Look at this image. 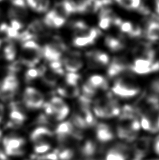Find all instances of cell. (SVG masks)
I'll list each match as a JSON object with an SVG mask.
<instances>
[{
    "label": "cell",
    "mask_w": 159,
    "mask_h": 160,
    "mask_svg": "<svg viewBox=\"0 0 159 160\" xmlns=\"http://www.w3.org/2000/svg\"><path fill=\"white\" fill-rule=\"evenodd\" d=\"M133 106L126 105L121 109L116 133L121 140L128 142L135 141L137 138L140 123Z\"/></svg>",
    "instance_id": "1"
},
{
    "label": "cell",
    "mask_w": 159,
    "mask_h": 160,
    "mask_svg": "<svg viewBox=\"0 0 159 160\" xmlns=\"http://www.w3.org/2000/svg\"><path fill=\"white\" fill-rule=\"evenodd\" d=\"M93 110L96 117L103 119L115 118L121 112L118 101L110 94L96 99L93 103Z\"/></svg>",
    "instance_id": "2"
},
{
    "label": "cell",
    "mask_w": 159,
    "mask_h": 160,
    "mask_svg": "<svg viewBox=\"0 0 159 160\" xmlns=\"http://www.w3.org/2000/svg\"><path fill=\"white\" fill-rule=\"evenodd\" d=\"M112 91L119 98L128 99L137 96L140 92V87L132 77L123 76L114 82Z\"/></svg>",
    "instance_id": "3"
},
{
    "label": "cell",
    "mask_w": 159,
    "mask_h": 160,
    "mask_svg": "<svg viewBox=\"0 0 159 160\" xmlns=\"http://www.w3.org/2000/svg\"><path fill=\"white\" fill-rule=\"evenodd\" d=\"M41 57V48L35 40H28L23 42L20 61L22 65L35 68L40 61Z\"/></svg>",
    "instance_id": "4"
},
{
    "label": "cell",
    "mask_w": 159,
    "mask_h": 160,
    "mask_svg": "<svg viewBox=\"0 0 159 160\" xmlns=\"http://www.w3.org/2000/svg\"><path fill=\"white\" fill-rule=\"evenodd\" d=\"M44 114L55 121H62L70 113V108L62 98L54 96L50 101L44 103L43 107Z\"/></svg>",
    "instance_id": "5"
},
{
    "label": "cell",
    "mask_w": 159,
    "mask_h": 160,
    "mask_svg": "<svg viewBox=\"0 0 159 160\" xmlns=\"http://www.w3.org/2000/svg\"><path fill=\"white\" fill-rule=\"evenodd\" d=\"M66 51V45L59 37H54L52 42L41 48L42 57L46 61L51 62L60 61L62 54Z\"/></svg>",
    "instance_id": "6"
},
{
    "label": "cell",
    "mask_w": 159,
    "mask_h": 160,
    "mask_svg": "<svg viewBox=\"0 0 159 160\" xmlns=\"http://www.w3.org/2000/svg\"><path fill=\"white\" fill-rule=\"evenodd\" d=\"M3 146L6 155L11 157H21L25 153V140L18 136H8L3 138Z\"/></svg>",
    "instance_id": "7"
},
{
    "label": "cell",
    "mask_w": 159,
    "mask_h": 160,
    "mask_svg": "<svg viewBox=\"0 0 159 160\" xmlns=\"http://www.w3.org/2000/svg\"><path fill=\"white\" fill-rule=\"evenodd\" d=\"M22 102L29 110L40 109L44 104V97L40 91L34 87H27L22 95Z\"/></svg>",
    "instance_id": "8"
},
{
    "label": "cell",
    "mask_w": 159,
    "mask_h": 160,
    "mask_svg": "<svg viewBox=\"0 0 159 160\" xmlns=\"http://www.w3.org/2000/svg\"><path fill=\"white\" fill-rule=\"evenodd\" d=\"M19 88V81L14 74H8L0 83V99L9 101L13 98Z\"/></svg>",
    "instance_id": "9"
},
{
    "label": "cell",
    "mask_w": 159,
    "mask_h": 160,
    "mask_svg": "<svg viewBox=\"0 0 159 160\" xmlns=\"http://www.w3.org/2000/svg\"><path fill=\"white\" fill-rule=\"evenodd\" d=\"M129 70L138 75H147L157 72L159 71V61H152L139 57L135 60L132 65H130Z\"/></svg>",
    "instance_id": "10"
},
{
    "label": "cell",
    "mask_w": 159,
    "mask_h": 160,
    "mask_svg": "<svg viewBox=\"0 0 159 160\" xmlns=\"http://www.w3.org/2000/svg\"><path fill=\"white\" fill-rule=\"evenodd\" d=\"M135 141L132 150H130V160H142L149 150L151 138L143 136Z\"/></svg>",
    "instance_id": "11"
},
{
    "label": "cell",
    "mask_w": 159,
    "mask_h": 160,
    "mask_svg": "<svg viewBox=\"0 0 159 160\" xmlns=\"http://www.w3.org/2000/svg\"><path fill=\"white\" fill-rule=\"evenodd\" d=\"M78 129L70 121L63 122L57 126L55 134L58 141L60 143H65L71 138L75 139V135Z\"/></svg>",
    "instance_id": "12"
},
{
    "label": "cell",
    "mask_w": 159,
    "mask_h": 160,
    "mask_svg": "<svg viewBox=\"0 0 159 160\" xmlns=\"http://www.w3.org/2000/svg\"><path fill=\"white\" fill-rule=\"evenodd\" d=\"M53 133L46 127H39L34 129L30 134V141L34 146L39 145H51Z\"/></svg>",
    "instance_id": "13"
},
{
    "label": "cell",
    "mask_w": 159,
    "mask_h": 160,
    "mask_svg": "<svg viewBox=\"0 0 159 160\" xmlns=\"http://www.w3.org/2000/svg\"><path fill=\"white\" fill-rule=\"evenodd\" d=\"M9 124L11 127H19L27 119L26 112L22 105L18 102H11L9 106Z\"/></svg>",
    "instance_id": "14"
},
{
    "label": "cell",
    "mask_w": 159,
    "mask_h": 160,
    "mask_svg": "<svg viewBox=\"0 0 159 160\" xmlns=\"http://www.w3.org/2000/svg\"><path fill=\"white\" fill-rule=\"evenodd\" d=\"M62 63L68 72H76L84 66L81 54L76 51L68 53L63 58Z\"/></svg>",
    "instance_id": "15"
},
{
    "label": "cell",
    "mask_w": 159,
    "mask_h": 160,
    "mask_svg": "<svg viewBox=\"0 0 159 160\" xmlns=\"http://www.w3.org/2000/svg\"><path fill=\"white\" fill-rule=\"evenodd\" d=\"M129 66L130 65L126 56H119L114 57L108 68V76L110 78L117 77L129 69Z\"/></svg>",
    "instance_id": "16"
},
{
    "label": "cell",
    "mask_w": 159,
    "mask_h": 160,
    "mask_svg": "<svg viewBox=\"0 0 159 160\" xmlns=\"http://www.w3.org/2000/svg\"><path fill=\"white\" fill-rule=\"evenodd\" d=\"M89 65L92 68L106 66L109 63L110 58L108 54L100 51H90L86 53Z\"/></svg>",
    "instance_id": "17"
},
{
    "label": "cell",
    "mask_w": 159,
    "mask_h": 160,
    "mask_svg": "<svg viewBox=\"0 0 159 160\" xmlns=\"http://www.w3.org/2000/svg\"><path fill=\"white\" fill-rule=\"evenodd\" d=\"M12 6L8 11V16L11 19L22 21L28 16L25 0H11Z\"/></svg>",
    "instance_id": "18"
},
{
    "label": "cell",
    "mask_w": 159,
    "mask_h": 160,
    "mask_svg": "<svg viewBox=\"0 0 159 160\" xmlns=\"http://www.w3.org/2000/svg\"><path fill=\"white\" fill-rule=\"evenodd\" d=\"M100 35V31L97 28H90L89 32L84 35L76 36L73 39V45L81 48L94 44L95 40Z\"/></svg>",
    "instance_id": "19"
},
{
    "label": "cell",
    "mask_w": 159,
    "mask_h": 160,
    "mask_svg": "<svg viewBox=\"0 0 159 160\" xmlns=\"http://www.w3.org/2000/svg\"><path fill=\"white\" fill-rule=\"evenodd\" d=\"M130 150L127 145L118 144L111 148L106 154L104 160H128Z\"/></svg>",
    "instance_id": "20"
},
{
    "label": "cell",
    "mask_w": 159,
    "mask_h": 160,
    "mask_svg": "<svg viewBox=\"0 0 159 160\" xmlns=\"http://www.w3.org/2000/svg\"><path fill=\"white\" fill-rule=\"evenodd\" d=\"M66 17L60 15L53 8L45 16L43 22L47 27L59 28L65 25L66 22Z\"/></svg>",
    "instance_id": "21"
},
{
    "label": "cell",
    "mask_w": 159,
    "mask_h": 160,
    "mask_svg": "<svg viewBox=\"0 0 159 160\" xmlns=\"http://www.w3.org/2000/svg\"><path fill=\"white\" fill-rule=\"evenodd\" d=\"M96 137L101 142H107L112 141L114 138L112 128L109 125L104 123H100L97 125L95 129Z\"/></svg>",
    "instance_id": "22"
},
{
    "label": "cell",
    "mask_w": 159,
    "mask_h": 160,
    "mask_svg": "<svg viewBox=\"0 0 159 160\" xmlns=\"http://www.w3.org/2000/svg\"><path fill=\"white\" fill-rule=\"evenodd\" d=\"M58 95L67 98H75L80 95V90L77 86H72L65 83L57 88Z\"/></svg>",
    "instance_id": "23"
},
{
    "label": "cell",
    "mask_w": 159,
    "mask_h": 160,
    "mask_svg": "<svg viewBox=\"0 0 159 160\" xmlns=\"http://www.w3.org/2000/svg\"><path fill=\"white\" fill-rule=\"evenodd\" d=\"M39 70L40 71V78H41L45 84L50 87H55L60 76L52 70H48L45 66H41L39 68Z\"/></svg>",
    "instance_id": "24"
},
{
    "label": "cell",
    "mask_w": 159,
    "mask_h": 160,
    "mask_svg": "<svg viewBox=\"0 0 159 160\" xmlns=\"http://www.w3.org/2000/svg\"><path fill=\"white\" fill-rule=\"evenodd\" d=\"M95 90H106L109 87L107 79L100 75H93L90 76L86 82Z\"/></svg>",
    "instance_id": "25"
},
{
    "label": "cell",
    "mask_w": 159,
    "mask_h": 160,
    "mask_svg": "<svg viewBox=\"0 0 159 160\" xmlns=\"http://www.w3.org/2000/svg\"><path fill=\"white\" fill-rule=\"evenodd\" d=\"M146 38L150 42H157L159 40V22L151 21L149 22L145 30Z\"/></svg>",
    "instance_id": "26"
},
{
    "label": "cell",
    "mask_w": 159,
    "mask_h": 160,
    "mask_svg": "<svg viewBox=\"0 0 159 160\" xmlns=\"http://www.w3.org/2000/svg\"><path fill=\"white\" fill-rule=\"evenodd\" d=\"M79 151L84 158H90L97 152V145L91 140H87L80 145Z\"/></svg>",
    "instance_id": "27"
},
{
    "label": "cell",
    "mask_w": 159,
    "mask_h": 160,
    "mask_svg": "<svg viewBox=\"0 0 159 160\" xmlns=\"http://www.w3.org/2000/svg\"><path fill=\"white\" fill-rule=\"evenodd\" d=\"M27 5L39 13H44L48 11L50 6V0H25Z\"/></svg>",
    "instance_id": "28"
},
{
    "label": "cell",
    "mask_w": 159,
    "mask_h": 160,
    "mask_svg": "<svg viewBox=\"0 0 159 160\" xmlns=\"http://www.w3.org/2000/svg\"><path fill=\"white\" fill-rule=\"evenodd\" d=\"M105 44L112 51H118L124 48V43L121 39L113 37H107L105 39Z\"/></svg>",
    "instance_id": "29"
},
{
    "label": "cell",
    "mask_w": 159,
    "mask_h": 160,
    "mask_svg": "<svg viewBox=\"0 0 159 160\" xmlns=\"http://www.w3.org/2000/svg\"><path fill=\"white\" fill-rule=\"evenodd\" d=\"M72 6L75 13H86L89 0H66Z\"/></svg>",
    "instance_id": "30"
},
{
    "label": "cell",
    "mask_w": 159,
    "mask_h": 160,
    "mask_svg": "<svg viewBox=\"0 0 159 160\" xmlns=\"http://www.w3.org/2000/svg\"><path fill=\"white\" fill-rule=\"evenodd\" d=\"M4 58L7 60V61H11L15 59L16 55V49L13 44H12V43H8L6 46L4 50Z\"/></svg>",
    "instance_id": "31"
},
{
    "label": "cell",
    "mask_w": 159,
    "mask_h": 160,
    "mask_svg": "<svg viewBox=\"0 0 159 160\" xmlns=\"http://www.w3.org/2000/svg\"><path fill=\"white\" fill-rule=\"evenodd\" d=\"M81 76L76 72H68L65 75V83L72 86H79Z\"/></svg>",
    "instance_id": "32"
},
{
    "label": "cell",
    "mask_w": 159,
    "mask_h": 160,
    "mask_svg": "<svg viewBox=\"0 0 159 160\" xmlns=\"http://www.w3.org/2000/svg\"><path fill=\"white\" fill-rule=\"evenodd\" d=\"M38 78H40V71L39 68H30V69L25 72V78L27 82H32Z\"/></svg>",
    "instance_id": "33"
},
{
    "label": "cell",
    "mask_w": 159,
    "mask_h": 160,
    "mask_svg": "<svg viewBox=\"0 0 159 160\" xmlns=\"http://www.w3.org/2000/svg\"><path fill=\"white\" fill-rule=\"evenodd\" d=\"M118 27L120 28V30L122 32L127 33L129 35L132 32L133 28H134V25L132 24V22L129 21H122Z\"/></svg>",
    "instance_id": "34"
},
{
    "label": "cell",
    "mask_w": 159,
    "mask_h": 160,
    "mask_svg": "<svg viewBox=\"0 0 159 160\" xmlns=\"http://www.w3.org/2000/svg\"><path fill=\"white\" fill-rule=\"evenodd\" d=\"M34 160H59V159H58V152H57V150H55L52 152L45 154V155H41V156H38L37 158Z\"/></svg>",
    "instance_id": "35"
},
{
    "label": "cell",
    "mask_w": 159,
    "mask_h": 160,
    "mask_svg": "<svg viewBox=\"0 0 159 160\" xmlns=\"http://www.w3.org/2000/svg\"><path fill=\"white\" fill-rule=\"evenodd\" d=\"M4 34H6L7 38L9 39H18L20 35L18 31L14 30L13 28H12L11 26H8V25L5 30Z\"/></svg>",
    "instance_id": "36"
},
{
    "label": "cell",
    "mask_w": 159,
    "mask_h": 160,
    "mask_svg": "<svg viewBox=\"0 0 159 160\" xmlns=\"http://www.w3.org/2000/svg\"><path fill=\"white\" fill-rule=\"evenodd\" d=\"M22 65V64L21 63V61L14 62L12 64L10 65L9 66H8V72H9L10 74H14V75H15L16 72H19V71L21 70Z\"/></svg>",
    "instance_id": "37"
},
{
    "label": "cell",
    "mask_w": 159,
    "mask_h": 160,
    "mask_svg": "<svg viewBox=\"0 0 159 160\" xmlns=\"http://www.w3.org/2000/svg\"><path fill=\"white\" fill-rule=\"evenodd\" d=\"M115 1L121 7L127 10H132L131 0H115Z\"/></svg>",
    "instance_id": "38"
},
{
    "label": "cell",
    "mask_w": 159,
    "mask_h": 160,
    "mask_svg": "<svg viewBox=\"0 0 159 160\" xmlns=\"http://www.w3.org/2000/svg\"><path fill=\"white\" fill-rule=\"evenodd\" d=\"M150 88H151L153 94H155L156 96L159 97V79H155L152 82Z\"/></svg>",
    "instance_id": "39"
},
{
    "label": "cell",
    "mask_w": 159,
    "mask_h": 160,
    "mask_svg": "<svg viewBox=\"0 0 159 160\" xmlns=\"http://www.w3.org/2000/svg\"><path fill=\"white\" fill-rule=\"evenodd\" d=\"M11 27L13 28L14 30L19 31L20 30L22 29V28H23V24L22 23V22L21 21H18V20H15V19H11Z\"/></svg>",
    "instance_id": "40"
},
{
    "label": "cell",
    "mask_w": 159,
    "mask_h": 160,
    "mask_svg": "<svg viewBox=\"0 0 159 160\" xmlns=\"http://www.w3.org/2000/svg\"><path fill=\"white\" fill-rule=\"evenodd\" d=\"M142 33V30L140 27L134 26L132 32L129 34V36L130 38H139V37L141 36Z\"/></svg>",
    "instance_id": "41"
},
{
    "label": "cell",
    "mask_w": 159,
    "mask_h": 160,
    "mask_svg": "<svg viewBox=\"0 0 159 160\" xmlns=\"http://www.w3.org/2000/svg\"><path fill=\"white\" fill-rule=\"evenodd\" d=\"M132 9L138 10L142 5V0H131Z\"/></svg>",
    "instance_id": "42"
},
{
    "label": "cell",
    "mask_w": 159,
    "mask_h": 160,
    "mask_svg": "<svg viewBox=\"0 0 159 160\" xmlns=\"http://www.w3.org/2000/svg\"><path fill=\"white\" fill-rule=\"evenodd\" d=\"M154 148L155 152L157 153L158 155H159V135L157 137V138L155 139Z\"/></svg>",
    "instance_id": "43"
},
{
    "label": "cell",
    "mask_w": 159,
    "mask_h": 160,
    "mask_svg": "<svg viewBox=\"0 0 159 160\" xmlns=\"http://www.w3.org/2000/svg\"><path fill=\"white\" fill-rule=\"evenodd\" d=\"M4 105L0 102V123L2 122L3 118H4Z\"/></svg>",
    "instance_id": "44"
},
{
    "label": "cell",
    "mask_w": 159,
    "mask_h": 160,
    "mask_svg": "<svg viewBox=\"0 0 159 160\" xmlns=\"http://www.w3.org/2000/svg\"><path fill=\"white\" fill-rule=\"evenodd\" d=\"M0 160H8V156L2 151H0Z\"/></svg>",
    "instance_id": "45"
},
{
    "label": "cell",
    "mask_w": 159,
    "mask_h": 160,
    "mask_svg": "<svg viewBox=\"0 0 159 160\" xmlns=\"http://www.w3.org/2000/svg\"><path fill=\"white\" fill-rule=\"evenodd\" d=\"M156 11L159 15V0H156Z\"/></svg>",
    "instance_id": "46"
},
{
    "label": "cell",
    "mask_w": 159,
    "mask_h": 160,
    "mask_svg": "<svg viewBox=\"0 0 159 160\" xmlns=\"http://www.w3.org/2000/svg\"><path fill=\"white\" fill-rule=\"evenodd\" d=\"M2 140V131L0 130V142H1Z\"/></svg>",
    "instance_id": "47"
},
{
    "label": "cell",
    "mask_w": 159,
    "mask_h": 160,
    "mask_svg": "<svg viewBox=\"0 0 159 160\" xmlns=\"http://www.w3.org/2000/svg\"><path fill=\"white\" fill-rule=\"evenodd\" d=\"M1 44H2V41L0 40V47H1Z\"/></svg>",
    "instance_id": "48"
},
{
    "label": "cell",
    "mask_w": 159,
    "mask_h": 160,
    "mask_svg": "<svg viewBox=\"0 0 159 160\" xmlns=\"http://www.w3.org/2000/svg\"><path fill=\"white\" fill-rule=\"evenodd\" d=\"M152 160H159V159H152Z\"/></svg>",
    "instance_id": "49"
},
{
    "label": "cell",
    "mask_w": 159,
    "mask_h": 160,
    "mask_svg": "<svg viewBox=\"0 0 159 160\" xmlns=\"http://www.w3.org/2000/svg\"><path fill=\"white\" fill-rule=\"evenodd\" d=\"M1 1H2V0H0V2H1Z\"/></svg>",
    "instance_id": "50"
}]
</instances>
